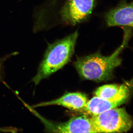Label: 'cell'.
<instances>
[{"label": "cell", "mask_w": 133, "mask_h": 133, "mask_svg": "<svg viewBox=\"0 0 133 133\" xmlns=\"http://www.w3.org/2000/svg\"><path fill=\"white\" fill-rule=\"evenodd\" d=\"M133 16L132 2L122 0L116 6L107 13L105 19L108 27L132 28Z\"/></svg>", "instance_id": "obj_6"}, {"label": "cell", "mask_w": 133, "mask_h": 133, "mask_svg": "<svg viewBox=\"0 0 133 133\" xmlns=\"http://www.w3.org/2000/svg\"><path fill=\"white\" fill-rule=\"evenodd\" d=\"M94 94L95 96L105 99L128 98L130 90L127 86L125 84H108L99 87Z\"/></svg>", "instance_id": "obj_9"}, {"label": "cell", "mask_w": 133, "mask_h": 133, "mask_svg": "<svg viewBox=\"0 0 133 133\" xmlns=\"http://www.w3.org/2000/svg\"><path fill=\"white\" fill-rule=\"evenodd\" d=\"M1 67L0 65V78H1Z\"/></svg>", "instance_id": "obj_11"}, {"label": "cell", "mask_w": 133, "mask_h": 133, "mask_svg": "<svg viewBox=\"0 0 133 133\" xmlns=\"http://www.w3.org/2000/svg\"><path fill=\"white\" fill-rule=\"evenodd\" d=\"M128 98L105 99L95 96L88 101L81 111L91 116L97 115L124 104Z\"/></svg>", "instance_id": "obj_8"}, {"label": "cell", "mask_w": 133, "mask_h": 133, "mask_svg": "<svg viewBox=\"0 0 133 133\" xmlns=\"http://www.w3.org/2000/svg\"><path fill=\"white\" fill-rule=\"evenodd\" d=\"M95 0H66L60 14L65 24L76 25L85 21L91 14Z\"/></svg>", "instance_id": "obj_5"}, {"label": "cell", "mask_w": 133, "mask_h": 133, "mask_svg": "<svg viewBox=\"0 0 133 133\" xmlns=\"http://www.w3.org/2000/svg\"><path fill=\"white\" fill-rule=\"evenodd\" d=\"M123 29L122 42L111 55L104 56L97 52L78 58L74 62V67L81 77L92 81H102L112 77L114 69L121 64V53L127 47L132 35V28L124 27Z\"/></svg>", "instance_id": "obj_1"}, {"label": "cell", "mask_w": 133, "mask_h": 133, "mask_svg": "<svg viewBox=\"0 0 133 133\" xmlns=\"http://www.w3.org/2000/svg\"><path fill=\"white\" fill-rule=\"evenodd\" d=\"M23 103L25 107L41 121L47 132L54 133H98L94 127L91 118L87 115L76 116L65 122L57 123L48 120L41 116L31 106L24 102Z\"/></svg>", "instance_id": "obj_4"}, {"label": "cell", "mask_w": 133, "mask_h": 133, "mask_svg": "<svg viewBox=\"0 0 133 133\" xmlns=\"http://www.w3.org/2000/svg\"><path fill=\"white\" fill-rule=\"evenodd\" d=\"M78 36L77 30L48 45L37 73L32 79L36 85L62 69L69 62L74 54Z\"/></svg>", "instance_id": "obj_2"}, {"label": "cell", "mask_w": 133, "mask_h": 133, "mask_svg": "<svg viewBox=\"0 0 133 133\" xmlns=\"http://www.w3.org/2000/svg\"><path fill=\"white\" fill-rule=\"evenodd\" d=\"M91 119L98 133L126 132L132 127V119L124 108H112Z\"/></svg>", "instance_id": "obj_3"}, {"label": "cell", "mask_w": 133, "mask_h": 133, "mask_svg": "<svg viewBox=\"0 0 133 133\" xmlns=\"http://www.w3.org/2000/svg\"><path fill=\"white\" fill-rule=\"evenodd\" d=\"M16 130L15 128L12 129V128H0V131L2 132H15Z\"/></svg>", "instance_id": "obj_10"}, {"label": "cell", "mask_w": 133, "mask_h": 133, "mask_svg": "<svg viewBox=\"0 0 133 133\" xmlns=\"http://www.w3.org/2000/svg\"><path fill=\"white\" fill-rule=\"evenodd\" d=\"M88 101L87 97L81 93H69L58 98L33 105V108L57 105L66 108L70 110L81 111Z\"/></svg>", "instance_id": "obj_7"}]
</instances>
